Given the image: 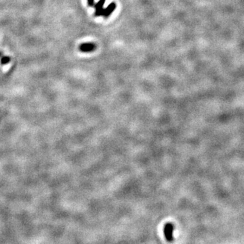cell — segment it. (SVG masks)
Instances as JSON below:
<instances>
[{"mask_svg":"<svg viewBox=\"0 0 244 244\" xmlns=\"http://www.w3.org/2000/svg\"><path fill=\"white\" fill-rule=\"evenodd\" d=\"M174 227L172 223H168L164 227V235H165L166 239L168 241H173V231H174Z\"/></svg>","mask_w":244,"mask_h":244,"instance_id":"cell-1","label":"cell"},{"mask_svg":"<svg viewBox=\"0 0 244 244\" xmlns=\"http://www.w3.org/2000/svg\"><path fill=\"white\" fill-rule=\"evenodd\" d=\"M96 45L93 43H83L79 45V50L82 52H90L95 50Z\"/></svg>","mask_w":244,"mask_h":244,"instance_id":"cell-2","label":"cell"},{"mask_svg":"<svg viewBox=\"0 0 244 244\" xmlns=\"http://www.w3.org/2000/svg\"><path fill=\"white\" fill-rule=\"evenodd\" d=\"M105 3V0H99V1L95 5V16L96 17H100L102 16L104 12L103 6Z\"/></svg>","mask_w":244,"mask_h":244,"instance_id":"cell-3","label":"cell"},{"mask_svg":"<svg viewBox=\"0 0 244 244\" xmlns=\"http://www.w3.org/2000/svg\"><path fill=\"white\" fill-rule=\"evenodd\" d=\"M116 8V4L115 3H111L109 4L108 7H107L105 9H104V12L102 16H104L105 18H108L111 14L113 12V11Z\"/></svg>","mask_w":244,"mask_h":244,"instance_id":"cell-4","label":"cell"},{"mask_svg":"<svg viewBox=\"0 0 244 244\" xmlns=\"http://www.w3.org/2000/svg\"><path fill=\"white\" fill-rule=\"evenodd\" d=\"M10 58L7 56H3L1 58H0V63H1V65H6V64H8L9 62H10Z\"/></svg>","mask_w":244,"mask_h":244,"instance_id":"cell-5","label":"cell"},{"mask_svg":"<svg viewBox=\"0 0 244 244\" xmlns=\"http://www.w3.org/2000/svg\"><path fill=\"white\" fill-rule=\"evenodd\" d=\"M88 4L90 7L93 6L94 5V0H88Z\"/></svg>","mask_w":244,"mask_h":244,"instance_id":"cell-6","label":"cell"},{"mask_svg":"<svg viewBox=\"0 0 244 244\" xmlns=\"http://www.w3.org/2000/svg\"><path fill=\"white\" fill-rule=\"evenodd\" d=\"M3 56H4V53H3V52H0V58H1V57Z\"/></svg>","mask_w":244,"mask_h":244,"instance_id":"cell-7","label":"cell"}]
</instances>
